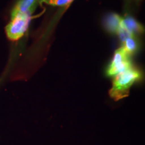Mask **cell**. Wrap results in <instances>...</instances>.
<instances>
[{"label":"cell","instance_id":"6da1fadb","mask_svg":"<svg viewBox=\"0 0 145 145\" xmlns=\"http://www.w3.org/2000/svg\"><path fill=\"white\" fill-rule=\"evenodd\" d=\"M142 79V73L137 69L130 67L114 76L110 95L116 101L127 97L134 83Z\"/></svg>","mask_w":145,"mask_h":145},{"label":"cell","instance_id":"7a4b0ae2","mask_svg":"<svg viewBox=\"0 0 145 145\" xmlns=\"http://www.w3.org/2000/svg\"><path fill=\"white\" fill-rule=\"evenodd\" d=\"M32 14L17 15L11 18V20L5 26V33L8 39L17 41L27 32L32 20Z\"/></svg>","mask_w":145,"mask_h":145},{"label":"cell","instance_id":"3957f363","mask_svg":"<svg viewBox=\"0 0 145 145\" xmlns=\"http://www.w3.org/2000/svg\"><path fill=\"white\" fill-rule=\"evenodd\" d=\"M132 67L130 57L126 53L122 46L114 52L113 59L107 68L106 74L109 77H114L120 72L124 71Z\"/></svg>","mask_w":145,"mask_h":145},{"label":"cell","instance_id":"277c9868","mask_svg":"<svg viewBox=\"0 0 145 145\" xmlns=\"http://www.w3.org/2000/svg\"><path fill=\"white\" fill-rule=\"evenodd\" d=\"M44 0H18L11 12V18L25 14H33L40 3Z\"/></svg>","mask_w":145,"mask_h":145},{"label":"cell","instance_id":"5b68a950","mask_svg":"<svg viewBox=\"0 0 145 145\" xmlns=\"http://www.w3.org/2000/svg\"><path fill=\"white\" fill-rule=\"evenodd\" d=\"M121 25L135 36L144 32V27L142 25L130 16H126L122 18Z\"/></svg>","mask_w":145,"mask_h":145},{"label":"cell","instance_id":"8992f818","mask_svg":"<svg viewBox=\"0 0 145 145\" xmlns=\"http://www.w3.org/2000/svg\"><path fill=\"white\" fill-rule=\"evenodd\" d=\"M122 17L118 14H108L105 19V28L112 34H117L122 21Z\"/></svg>","mask_w":145,"mask_h":145},{"label":"cell","instance_id":"52a82bcc","mask_svg":"<svg viewBox=\"0 0 145 145\" xmlns=\"http://www.w3.org/2000/svg\"><path fill=\"white\" fill-rule=\"evenodd\" d=\"M122 46L130 57H131L132 54H135L139 48L138 41L136 36H132L123 42Z\"/></svg>","mask_w":145,"mask_h":145},{"label":"cell","instance_id":"ba28073f","mask_svg":"<svg viewBox=\"0 0 145 145\" xmlns=\"http://www.w3.org/2000/svg\"><path fill=\"white\" fill-rule=\"evenodd\" d=\"M74 0H44L42 3H46L52 6L67 7Z\"/></svg>","mask_w":145,"mask_h":145},{"label":"cell","instance_id":"9c48e42d","mask_svg":"<svg viewBox=\"0 0 145 145\" xmlns=\"http://www.w3.org/2000/svg\"><path fill=\"white\" fill-rule=\"evenodd\" d=\"M117 34L118 35L120 40L122 41V42H124L126 39L132 37V36H135L134 35V34H132V33H130L129 31H128V30H127L125 28H124V27H123L121 24L118 30Z\"/></svg>","mask_w":145,"mask_h":145}]
</instances>
